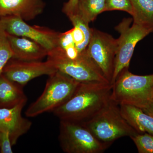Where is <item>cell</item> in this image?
Masks as SVG:
<instances>
[{
  "mask_svg": "<svg viewBox=\"0 0 153 153\" xmlns=\"http://www.w3.org/2000/svg\"><path fill=\"white\" fill-rule=\"evenodd\" d=\"M59 142L66 153H100L109 146L100 142L82 123L60 120Z\"/></svg>",
  "mask_w": 153,
  "mask_h": 153,
  "instance_id": "obj_7",
  "label": "cell"
},
{
  "mask_svg": "<svg viewBox=\"0 0 153 153\" xmlns=\"http://www.w3.org/2000/svg\"><path fill=\"white\" fill-rule=\"evenodd\" d=\"M113 10L124 11L132 16L134 14L131 0H106L105 12Z\"/></svg>",
  "mask_w": 153,
  "mask_h": 153,
  "instance_id": "obj_21",
  "label": "cell"
},
{
  "mask_svg": "<svg viewBox=\"0 0 153 153\" xmlns=\"http://www.w3.org/2000/svg\"><path fill=\"white\" fill-rule=\"evenodd\" d=\"M13 57V53L7 34L0 23V74L9 60Z\"/></svg>",
  "mask_w": 153,
  "mask_h": 153,
  "instance_id": "obj_19",
  "label": "cell"
},
{
  "mask_svg": "<svg viewBox=\"0 0 153 153\" xmlns=\"http://www.w3.org/2000/svg\"><path fill=\"white\" fill-rule=\"evenodd\" d=\"M27 98L22 86L0 74V108L13 107Z\"/></svg>",
  "mask_w": 153,
  "mask_h": 153,
  "instance_id": "obj_15",
  "label": "cell"
},
{
  "mask_svg": "<svg viewBox=\"0 0 153 153\" xmlns=\"http://www.w3.org/2000/svg\"><path fill=\"white\" fill-rule=\"evenodd\" d=\"M7 34L13 53V58L23 61H40L48 55V51L37 42L25 37Z\"/></svg>",
  "mask_w": 153,
  "mask_h": 153,
  "instance_id": "obj_13",
  "label": "cell"
},
{
  "mask_svg": "<svg viewBox=\"0 0 153 153\" xmlns=\"http://www.w3.org/2000/svg\"><path fill=\"white\" fill-rule=\"evenodd\" d=\"M106 0H79L77 13L89 24L105 12Z\"/></svg>",
  "mask_w": 153,
  "mask_h": 153,
  "instance_id": "obj_17",
  "label": "cell"
},
{
  "mask_svg": "<svg viewBox=\"0 0 153 153\" xmlns=\"http://www.w3.org/2000/svg\"><path fill=\"white\" fill-rule=\"evenodd\" d=\"M12 146L8 132L0 129V153H13Z\"/></svg>",
  "mask_w": 153,
  "mask_h": 153,
  "instance_id": "obj_23",
  "label": "cell"
},
{
  "mask_svg": "<svg viewBox=\"0 0 153 153\" xmlns=\"http://www.w3.org/2000/svg\"><path fill=\"white\" fill-rule=\"evenodd\" d=\"M0 23L6 33L33 40L47 49L48 52L58 46L60 32L46 27L31 26L16 16L0 18Z\"/></svg>",
  "mask_w": 153,
  "mask_h": 153,
  "instance_id": "obj_8",
  "label": "cell"
},
{
  "mask_svg": "<svg viewBox=\"0 0 153 153\" xmlns=\"http://www.w3.org/2000/svg\"><path fill=\"white\" fill-rule=\"evenodd\" d=\"M67 17L74 26L71 30L74 44L79 52H81L87 48L92 36L93 29L89 27V24L77 13Z\"/></svg>",
  "mask_w": 153,
  "mask_h": 153,
  "instance_id": "obj_16",
  "label": "cell"
},
{
  "mask_svg": "<svg viewBox=\"0 0 153 153\" xmlns=\"http://www.w3.org/2000/svg\"><path fill=\"white\" fill-rule=\"evenodd\" d=\"M47 57L58 71L78 82L110 83L88 55L86 49L75 58H71L57 46L48 52Z\"/></svg>",
  "mask_w": 153,
  "mask_h": 153,
  "instance_id": "obj_5",
  "label": "cell"
},
{
  "mask_svg": "<svg viewBox=\"0 0 153 153\" xmlns=\"http://www.w3.org/2000/svg\"><path fill=\"white\" fill-rule=\"evenodd\" d=\"M132 19H125L115 29L120 33L117 39V47L115 58L114 70L111 83L115 81L121 71L129 68L130 62L137 44L153 32V26L139 23Z\"/></svg>",
  "mask_w": 153,
  "mask_h": 153,
  "instance_id": "obj_6",
  "label": "cell"
},
{
  "mask_svg": "<svg viewBox=\"0 0 153 153\" xmlns=\"http://www.w3.org/2000/svg\"><path fill=\"white\" fill-rule=\"evenodd\" d=\"M121 112L126 120L138 133H147L153 135V115L129 105H121Z\"/></svg>",
  "mask_w": 153,
  "mask_h": 153,
  "instance_id": "obj_14",
  "label": "cell"
},
{
  "mask_svg": "<svg viewBox=\"0 0 153 153\" xmlns=\"http://www.w3.org/2000/svg\"><path fill=\"white\" fill-rule=\"evenodd\" d=\"M139 153H153V135L147 133L130 137Z\"/></svg>",
  "mask_w": 153,
  "mask_h": 153,
  "instance_id": "obj_20",
  "label": "cell"
},
{
  "mask_svg": "<svg viewBox=\"0 0 153 153\" xmlns=\"http://www.w3.org/2000/svg\"><path fill=\"white\" fill-rule=\"evenodd\" d=\"M58 46L64 51L71 47H76L71 34V30L64 33H60Z\"/></svg>",
  "mask_w": 153,
  "mask_h": 153,
  "instance_id": "obj_22",
  "label": "cell"
},
{
  "mask_svg": "<svg viewBox=\"0 0 153 153\" xmlns=\"http://www.w3.org/2000/svg\"><path fill=\"white\" fill-rule=\"evenodd\" d=\"M27 102H23L10 108H0V129L8 132L13 146L30 130L32 125L30 120L22 116V110Z\"/></svg>",
  "mask_w": 153,
  "mask_h": 153,
  "instance_id": "obj_11",
  "label": "cell"
},
{
  "mask_svg": "<svg viewBox=\"0 0 153 153\" xmlns=\"http://www.w3.org/2000/svg\"><path fill=\"white\" fill-rule=\"evenodd\" d=\"M79 0H68L63 6V11L67 16L77 13Z\"/></svg>",
  "mask_w": 153,
  "mask_h": 153,
  "instance_id": "obj_24",
  "label": "cell"
},
{
  "mask_svg": "<svg viewBox=\"0 0 153 153\" xmlns=\"http://www.w3.org/2000/svg\"><path fill=\"white\" fill-rule=\"evenodd\" d=\"M45 6L43 0H0V18L14 16L31 21L43 13Z\"/></svg>",
  "mask_w": 153,
  "mask_h": 153,
  "instance_id": "obj_12",
  "label": "cell"
},
{
  "mask_svg": "<svg viewBox=\"0 0 153 153\" xmlns=\"http://www.w3.org/2000/svg\"><path fill=\"white\" fill-rule=\"evenodd\" d=\"M80 82L57 71L49 75L45 89L36 101L29 106L26 116L34 117L47 112H53L68 101Z\"/></svg>",
  "mask_w": 153,
  "mask_h": 153,
  "instance_id": "obj_4",
  "label": "cell"
},
{
  "mask_svg": "<svg viewBox=\"0 0 153 153\" xmlns=\"http://www.w3.org/2000/svg\"><path fill=\"white\" fill-rule=\"evenodd\" d=\"M153 98V74L136 75L125 68L112 84L111 99L119 105H131L144 110Z\"/></svg>",
  "mask_w": 153,
  "mask_h": 153,
  "instance_id": "obj_2",
  "label": "cell"
},
{
  "mask_svg": "<svg viewBox=\"0 0 153 153\" xmlns=\"http://www.w3.org/2000/svg\"><path fill=\"white\" fill-rule=\"evenodd\" d=\"M143 111L146 113L153 115V98L152 102H151L150 104L149 105L147 108Z\"/></svg>",
  "mask_w": 153,
  "mask_h": 153,
  "instance_id": "obj_25",
  "label": "cell"
},
{
  "mask_svg": "<svg viewBox=\"0 0 153 153\" xmlns=\"http://www.w3.org/2000/svg\"><path fill=\"white\" fill-rule=\"evenodd\" d=\"M111 89L110 83L80 82L71 98L53 113L60 120L83 123L109 102Z\"/></svg>",
  "mask_w": 153,
  "mask_h": 153,
  "instance_id": "obj_1",
  "label": "cell"
},
{
  "mask_svg": "<svg viewBox=\"0 0 153 153\" xmlns=\"http://www.w3.org/2000/svg\"><path fill=\"white\" fill-rule=\"evenodd\" d=\"M57 71L48 60L44 62L23 61L13 58L6 64L1 73L22 87L36 77L44 75L49 76Z\"/></svg>",
  "mask_w": 153,
  "mask_h": 153,
  "instance_id": "obj_10",
  "label": "cell"
},
{
  "mask_svg": "<svg viewBox=\"0 0 153 153\" xmlns=\"http://www.w3.org/2000/svg\"><path fill=\"white\" fill-rule=\"evenodd\" d=\"M100 142L109 146L117 140L139 134L126 120L120 107L111 99L89 120L83 123Z\"/></svg>",
  "mask_w": 153,
  "mask_h": 153,
  "instance_id": "obj_3",
  "label": "cell"
},
{
  "mask_svg": "<svg viewBox=\"0 0 153 153\" xmlns=\"http://www.w3.org/2000/svg\"><path fill=\"white\" fill-rule=\"evenodd\" d=\"M117 47V39L107 33L92 29V36L86 51L110 83Z\"/></svg>",
  "mask_w": 153,
  "mask_h": 153,
  "instance_id": "obj_9",
  "label": "cell"
},
{
  "mask_svg": "<svg viewBox=\"0 0 153 153\" xmlns=\"http://www.w3.org/2000/svg\"><path fill=\"white\" fill-rule=\"evenodd\" d=\"M134 21L153 26V0H131Z\"/></svg>",
  "mask_w": 153,
  "mask_h": 153,
  "instance_id": "obj_18",
  "label": "cell"
}]
</instances>
